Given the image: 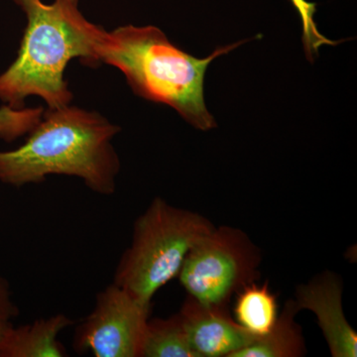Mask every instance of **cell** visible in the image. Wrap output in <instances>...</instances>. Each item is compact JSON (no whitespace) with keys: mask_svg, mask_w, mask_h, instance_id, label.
Instances as JSON below:
<instances>
[{"mask_svg":"<svg viewBox=\"0 0 357 357\" xmlns=\"http://www.w3.org/2000/svg\"><path fill=\"white\" fill-rule=\"evenodd\" d=\"M73 325L64 314L13 326L0 344V357H63L67 352L58 340L59 335Z\"/></svg>","mask_w":357,"mask_h":357,"instance_id":"cell-9","label":"cell"},{"mask_svg":"<svg viewBox=\"0 0 357 357\" xmlns=\"http://www.w3.org/2000/svg\"><path fill=\"white\" fill-rule=\"evenodd\" d=\"M244 42L220 47L199 59L175 46L155 26H121L109 32L96 25L93 50L96 64L105 63L123 73L136 96L173 107L195 128L208 131L218 124L204 102L206 70Z\"/></svg>","mask_w":357,"mask_h":357,"instance_id":"cell-2","label":"cell"},{"mask_svg":"<svg viewBox=\"0 0 357 357\" xmlns=\"http://www.w3.org/2000/svg\"><path fill=\"white\" fill-rule=\"evenodd\" d=\"M213 229L199 213L155 198L134 223L131 245L117 264L114 283L151 305L155 294L178 276L192 246Z\"/></svg>","mask_w":357,"mask_h":357,"instance_id":"cell-4","label":"cell"},{"mask_svg":"<svg viewBox=\"0 0 357 357\" xmlns=\"http://www.w3.org/2000/svg\"><path fill=\"white\" fill-rule=\"evenodd\" d=\"M18 314L14 304L10 286L6 279L0 277V344L7 332L13 326V319Z\"/></svg>","mask_w":357,"mask_h":357,"instance_id":"cell-15","label":"cell"},{"mask_svg":"<svg viewBox=\"0 0 357 357\" xmlns=\"http://www.w3.org/2000/svg\"><path fill=\"white\" fill-rule=\"evenodd\" d=\"M119 131L98 112L70 105L49 109L24 144L0 151V181L20 188L49 175L72 176L96 194L112 196L121 171L112 144Z\"/></svg>","mask_w":357,"mask_h":357,"instance_id":"cell-1","label":"cell"},{"mask_svg":"<svg viewBox=\"0 0 357 357\" xmlns=\"http://www.w3.org/2000/svg\"><path fill=\"white\" fill-rule=\"evenodd\" d=\"M151 305L110 284L96 296L91 314L77 326L73 347L96 357H141Z\"/></svg>","mask_w":357,"mask_h":357,"instance_id":"cell-6","label":"cell"},{"mask_svg":"<svg viewBox=\"0 0 357 357\" xmlns=\"http://www.w3.org/2000/svg\"><path fill=\"white\" fill-rule=\"evenodd\" d=\"M27 18L17 57L0 75V100L13 109L37 96L49 109L69 105L73 100L65 70L73 59L98 66L93 50L96 24L79 9V0H13Z\"/></svg>","mask_w":357,"mask_h":357,"instance_id":"cell-3","label":"cell"},{"mask_svg":"<svg viewBox=\"0 0 357 357\" xmlns=\"http://www.w3.org/2000/svg\"><path fill=\"white\" fill-rule=\"evenodd\" d=\"M234 312L236 323L248 332L258 337L267 335L278 318L277 298L268 282H253L241 289L236 294Z\"/></svg>","mask_w":357,"mask_h":357,"instance_id":"cell-11","label":"cell"},{"mask_svg":"<svg viewBox=\"0 0 357 357\" xmlns=\"http://www.w3.org/2000/svg\"><path fill=\"white\" fill-rule=\"evenodd\" d=\"M141 357H198L190 344L180 317L149 319Z\"/></svg>","mask_w":357,"mask_h":357,"instance_id":"cell-12","label":"cell"},{"mask_svg":"<svg viewBox=\"0 0 357 357\" xmlns=\"http://www.w3.org/2000/svg\"><path fill=\"white\" fill-rule=\"evenodd\" d=\"M178 314L198 357H232L258 337L232 319L229 307L206 306L191 296Z\"/></svg>","mask_w":357,"mask_h":357,"instance_id":"cell-8","label":"cell"},{"mask_svg":"<svg viewBox=\"0 0 357 357\" xmlns=\"http://www.w3.org/2000/svg\"><path fill=\"white\" fill-rule=\"evenodd\" d=\"M294 299L288 300L267 335L257 337L232 357H301L306 354L302 328L295 321L299 312Z\"/></svg>","mask_w":357,"mask_h":357,"instance_id":"cell-10","label":"cell"},{"mask_svg":"<svg viewBox=\"0 0 357 357\" xmlns=\"http://www.w3.org/2000/svg\"><path fill=\"white\" fill-rule=\"evenodd\" d=\"M43 107H0V139L13 142L32 130L43 117Z\"/></svg>","mask_w":357,"mask_h":357,"instance_id":"cell-13","label":"cell"},{"mask_svg":"<svg viewBox=\"0 0 357 357\" xmlns=\"http://www.w3.org/2000/svg\"><path fill=\"white\" fill-rule=\"evenodd\" d=\"M261 251L237 227H215L185 256L178 277L188 296L206 306L229 307L230 300L259 280Z\"/></svg>","mask_w":357,"mask_h":357,"instance_id":"cell-5","label":"cell"},{"mask_svg":"<svg viewBox=\"0 0 357 357\" xmlns=\"http://www.w3.org/2000/svg\"><path fill=\"white\" fill-rule=\"evenodd\" d=\"M302 21V40L304 44L307 59L314 62V56L318 55L319 49L326 45L335 46L337 41L326 38L319 31L314 22V14L317 13L316 3H311L307 0H291Z\"/></svg>","mask_w":357,"mask_h":357,"instance_id":"cell-14","label":"cell"},{"mask_svg":"<svg viewBox=\"0 0 357 357\" xmlns=\"http://www.w3.org/2000/svg\"><path fill=\"white\" fill-rule=\"evenodd\" d=\"M344 283L337 274L326 271L296 289L299 311L316 314L319 328L333 357L357 356V333L349 325L342 307Z\"/></svg>","mask_w":357,"mask_h":357,"instance_id":"cell-7","label":"cell"}]
</instances>
